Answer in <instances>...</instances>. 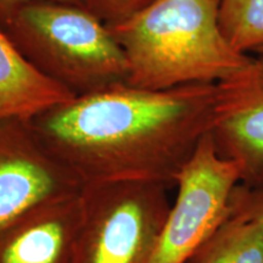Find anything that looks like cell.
Segmentation results:
<instances>
[{
	"mask_svg": "<svg viewBox=\"0 0 263 263\" xmlns=\"http://www.w3.org/2000/svg\"><path fill=\"white\" fill-rule=\"evenodd\" d=\"M230 215L263 223V186L251 188L239 184L230 197Z\"/></svg>",
	"mask_w": 263,
	"mask_h": 263,
	"instance_id": "cell-13",
	"label": "cell"
},
{
	"mask_svg": "<svg viewBox=\"0 0 263 263\" xmlns=\"http://www.w3.org/2000/svg\"><path fill=\"white\" fill-rule=\"evenodd\" d=\"M210 134L219 155L236 164L240 184L263 186V52L216 83Z\"/></svg>",
	"mask_w": 263,
	"mask_h": 263,
	"instance_id": "cell-7",
	"label": "cell"
},
{
	"mask_svg": "<svg viewBox=\"0 0 263 263\" xmlns=\"http://www.w3.org/2000/svg\"><path fill=\"white\" fill-rule=\"evenodd\" d=\"M218 22L235 51L248 57L263 52V0H219Z\"/></svg>",
	"mask_w": 263,
	"mask_h": 263,
	"instance_id": "cell-11",
	"label": "cell"
},
{
	"mask_svg": "<svg viewBox=\"0 0 263 263\" xmlns=\"http://www.w3.org/2000/svg\"><path fill=\"white\" fill-rule=\"evenodd\" d=\"M167 190L140 180L84 185L76 263H149L171 209Z\"/></svg>",
	"mask_w": 263,
	"mask_h": 263,
	"instance_id": "cell-4",
	"label": "cell"
},
{
	"mask_svg": "<svg viewBox=\"0 0 263 263\" xmlns=\"http://www.w3.org/2000/svg\"><path fill=\"white\" fill-rule=\"evenodd\" d=\"M6 25L28 61L76 95L126 82L123 49L108 26L85 6L29 5Z\"/></svg>",
	"mask_w": 263,
	"mask_h": 263,
	"instance_id": "cell-3",
	"label": "cell"
},
{
	"mask_svg": "<svg viewBox=\"0 0 263 263\" xmlns=\"http://www.w3.org/2000/svg\"><path fill=\"white\" fill-rule=\"evenodd\" d=\"M76 94L43 74L0 29V123L29 122Z\"/></svg>",
	"mask_w": 263,
	"mask_h": 263,
	"instance_id": "cell-9",
	"label": "cell"
},
{
	"mask_svg": "<svg viewBox=\"0 0 263 263\" xmlns=\"http://www.w3.org/2000/svg\"><path fill=\"white\" fill-rule=\"evenodd\" d=\"M42 3H61V4L85 6L84 0H0V18L6 24L21 9Z\"/></svg>",
	"mask_w": 263,
	"mask_h": 263,
	"instance_id": "cell-14",
	"label": "cell"
},
{
	"mask_svg": "<svg viewBox=\"0 0 263 263\" xmlns=\"http://www.w3.org/2000/svg\"><path fill=\"white\" fill-rule=\"evenodd\" d=\"M239 184L236 164L219 155L207 133L177 177L176 201L149 263H188L229 216Z\"/></svg>",
	"mask_w": 263,
	"mask_h": 263,
	"instance_id": "cell-5",
	"label": "cell"
},
{
	"mask_svg": "<svg viewBox=\"0 0 263 263\" xmlns=\"http://www.w3.org/2000/svg\"><path fill=\"white\" fill-rule=\"evenodd\" d=\"M82 188L80 180L41 143L29 122L0 123V230Z\"/></svg>",
	"mask_w": 263,
	"mask_h": 263,
	"instance_id": "cell-6",
	"label": "cell"
},
{
	"mask_svg": "<svg viewBox=\"0 0 263 263\" xmlns=\"http://www.w3.org/2000/svg\"><path fill=\"white\" fill-rule=\"evenodd\" d=\"M219 0H151L108 26L128 64L126 83L149 90L216 84L250 60L223 37Z\"/></svg>",
	"mask_w": 263,
	"mask_h": 263,
	"instance_id": "cell-2",
	"label": "cell"
},
{
	"mask_svg": "<svg viewBox=\"0 0 263 263\" xmlns=\"http://www.w3.org/2000/svg\"><path fill=\"white\" fill-rule=\"evenodd\" d=\"M188 263H263V223L229 213Z\"/></svg>",
	"mask_w": 263,
	"mask_h": 263,
	"instance_id": "cell-10",
	"label": "cell"
},
{
	"mask_svg": "<svg viewBox=\"0 0 263 263\" xmlns=\"http://www.w3.org/2000/svg\"><path fill=\"white\" fill-rule=\"evenodd\" d=\"M151 0H84V5L107 26L118 24L145 8Z\"/></svg>",
	"mask_w": 263,
	"mask_h": 263,
	"instance_id": "cell-12",
	"label": "cell"
},
{
	"mask_svg": "<svg viewBox=\"0 0 263 263\" xmlns=\"http://www.w3.org/2000/svg\"><path fill=\"white\" fill-rule=\"evenodd\" d=\"M216 84L166 90L115 83L76 95L29 121L33 132L82 185L177 177L215 121Z\"/></svg>",
	"mask_w": 263,
	"mask_h": 263,
	"instance_id": "cell-1",
	"label": "cell"
},
{
	"mask_svg": "<svg viewBox=\"0 0 263 263\" xmlns=\"http://www.w3.org/2000/svg\"><path fill=\"white\" fill-rule=\"evenodd\" d=\"M81 193L48 202L0 230V263H76Z\"/></svg>",
	"mask_w": 263,
	"mask_h": 263,
	"instance_id": "cell-8",
	"label": "cell"
}]
</instances>
